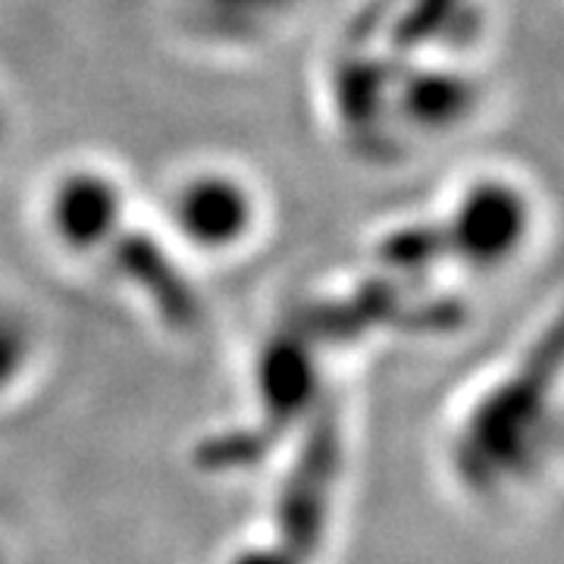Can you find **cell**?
I'll return each mask as SVG.
<instances>
[{
  "label": "cell",
  "instance_id": "7a4b0ae2",
  "mask_svg": "<svg viewBox=\"0 0 564 564\" xmlns=\"http://www.w3.org/2000/svg\"><path fill=\"white\" fill-rule=\"evenodd\" d=\"M35 220L61 261L120 292L158 329L185 339L204 326L195 267L110 163H61L39 188Z\"/></svg>",
  "mask_w": 564,
  "mask_h": 564
},
{
  "label": "cell",
  "instance_id": "52a82bcc",
  "mask_svg": "<svg viewBox=\"0 0 564 564\" xmlns=\"http://www.w3.org/2000/svg\"><path fill=\"white\" fill-rule=\"evenodd\" d=\"M0 564H10V552H7V545L0 543Z\"/></svg>",
  "mask_w": 564,
  "mask_h": 564
},
{
  "label": "cell",
  "instance_id": "8992f818",
  "mask_svg": "<svg viewBox=\"0 0 564 564\" xmlns=\"http://www.w3.org/2000/svg\"><path fill=\"white\" fill-rule=\"evenodd\" d=\"M7 126H10V117H7V107H3V101H0V141H3V135H7Z\"/></svg>",
  "mask_w": 564,
  "mask_h": 564
},
{
  "label": "cell",
  "instance_id": "277c9868",
  "mask_svg": "<svg viewBox=\"0 0 564 564\" xmlns=\"http://www.w3.org/2000/svg\"><path fill=\"white\" fill-rule=\"evenodd\" d=\"M161 232L192 267L245 258L267 232V195L239 163L192 161L163 185L151 210Z\"/></svg>",
  "mask_w": 564,
  "mask_h": 564
},
{
  "label": "cell",
  "instance_id": "3957f363",
  "mask_svg": "<svg viewBox=\"0 0 564 564\" xmlns=\"http://www.w3.org/2000/svg\"><path fill=\"white\" fill-rule=\"evenodd\" d=\"M543 210L530 185L502 170L474 173L433 214L386 232L380 267L402 276H499L536 242Z\"/></svg>",
  "mask_w": 564,
  "mask_h": 564
},
{
  "label": "cell",
  "instance_id": "6da1fadb",
  "mask_svg": "<svg viewBox=\"0 0 564 564\" xmlns=\"http://www.w3.org/2000/svg\"><path fill=\"white\" fill-rule=\"evenodd\" d=\"M558 317L486 370L448 408L436 467L474 514H511L555 484L564 452Z\"/></svg>",
  "mask_w": 564,
  "mask_h": 564
},
{
  "label": "cell",
  "instance_id": "5b68a950",
  "mask_svg": "<svg viewBox=\"0 0 564 564\" xmlns=\"http://www.w3.org/2000/svg\"><path fill=\"white\" fill-rule=\"evenodd\" d=\"M47 336L32 304L0 289V411L39 383Z\"/></svg>",
  "mask_w": 564,
  "mask_h": 564
}]
</instances>
